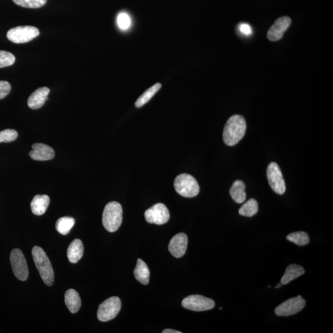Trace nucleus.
<instances>
[{
	"label": "nucleus",
	"mask_w": 333,
	"mask_h": 333,
	"mask_svg": "<svg viewBox=\"0 0 333 333\" xmlns=\"http://www.w3.org/2000/svg\"><path fill=\"white\" fill-rule=\"evenodd\" d=\"M291 24V20L288 16L278 19L268 32L267 37L270 41H278L282 39L284 34Z\"/></svg>",
	"instance_id": "f8f14e48"
},
{
	"label": "nucleus",
	"mask_w": 333,
	"mask_h": 333,
	"mask_svg": "<svg viewBox=\"0 0 333 333\" xmlns=\"http://www.w3.org/2000/svg\"><path fill=\"white\" fill-rule=\"evenodd\" d=\"M118 24L119 28L123 30L128 29L131 26V20L128 15L126 13H121L118 16Z\"/></svg>",
	"instance_id": "c85d7f7f"
},
{
	"label": "nucleus",
	"mask_w": 333,
	"mask_h": 333,
	"mask_svg": "<svg viewBox=\"0 0 333 333\" xmlns=\"http://www.w3.org/2000/svg\"><path fill=\"white\" fill-rule=\"evenodd\" d=\"M188 237L185 234L180 233L176 235L170 240L169 250L170 254L176 258H181L185 255L188 246Z\"/></svg>",
	"instance_id": "ddd939ff"
},
{
	"label": "nucleus",
	"mask_w": 333,
	"mask_h": 333,
	"mask_svg": "<svg viewBox=\"0 0 333 333\" xmlns=\"http://www.w3.org/2000/svg\"><path fill=\"white\" fill-rule=\"evenodd\" d=\"M161 84L158 83L148 89L144 93L140 96L139 98L137 100V101L135 102V106L141 107L147 103L152 98L154 94L161 89Z\"/></svg>",
	"instance_id": "5701e85b"
},
{
	"label": "nucleus",
	"mask_w": 333,
	"mask_h": 333,
	"mask_svg": "<svg viewBox=\"0 0 333 333\" xmlns=\"http://www.w3.org/2000/svg\"><path fill=\"white\" fill-rule=\"evenodd\" d=\"M286 239L299 246L307 245L310 242L309 237L304 232L292 233L287 236Z\"/></svg>",
	"instance_id": "393cba45"
},
{
	"label": "nucleus",
	"mask_w": 333,
	"mask_h": 333,
	"mask_svg": "<svg viewBox=\"0 0 333 333\" xmlns=\"http://www.w3.org/2000/svg\"><path fill=\"white\" fill-rule=\"evenodd\" d=\"M39 30L33 26H19L10 29L7 33L10 41L15 43H25L39 36Z\"/></svg>",
	"instance_id": "423d86ee"
},
{
	"label": "nucleus",
	"mask_w": 333,
	"mask_h": 333,
	"mask_svg": "<svg viewBox=\"0 0 333 333\" xmlns=\"http://www.w3.org/2000/svg\"><path fill=\"white\" fill-rule=\"evenodd\" d=\"M123 207L118 202L113 201L105 205L102 213V224L109 232H115L123 223Z\"/></svg>",
	"instance_id": "7ed1b4c3"
},
{
	"label": "nucleus",
	"mask_w": 333,
	"mask_h": 333,
	"mask_svg": "<svg viewBox=\"0 0 333 333\" xmlns=\"http://www.w3.org/2000/svg\"><path fill=\"white\" fill-rule=\"evenodd\" d=\"M50 89L42 87L37 89L28 99V105L32 109H38L44 105L46 100L48 99V95L50 93Z\"/></svg>",
	"instance_id": "2eb2a0df"
},
{
	"label": "nucleus",
	"mask_w": 333,
	"mask_h": 333,
	"mask_svg": "<svg viewBox=\"0 0 333 333\" xmlns=\"http://www.w3.org/2000/svg\"><path fill=\"white\" fill-rule=\"evenodd\" d=\"M32 148V150L29 153V156L35 161H49L55 158V151L50 146L43 143H35Z\"/></svg>",
	"instance_id": "4468645a"
},
{
	"label": "nucleus",
	"mask_w": 333,
	"mask_h": 333,
	"mask_svg": "<svg viewBox=\"0 0 333 333\" xmlns=\"http://www.w3.org/2000/svg\"><path fill=\"white\" fill-rule=\"evenodd\" d=\"M50 202V199L47 195H36L31 202L32 212L36 215L44 214Z\"/></svg>",
	"instance_id": "dca6fc26"
},
{
	"label": "nucleus",
	"mask_w": 333,
	"mask_h": 333,
	"mask_svg": "<svg viewBox=\"0 0 333 333\" xmlns=\"http://www.w3.org/2000/svg\"><path fill=\"white\" fill-rule=\"evenodd\" d=\"M163 333H181V331H177V330L172 329H164Z\"/></svg>",
	"instance_id": "2f4dec72"
},
{
	"label": "nucleus",
	"mask_w": 333,
	"mask_h": 333,
	"mask_svg": "<svg viewBox=\"0 0 333 333\" xmlns=\"http://www.w3.org/2000/svg\"><path fill=\"white\" fill-rule=\"evenodd\" d=\"M17 131L13 129H6L0 132V143H9L17 139Z\"/></svg>",
	"instance_id": "cd10ccee"
},
{
	"label": "nucleus",
	"mask_w": 333,
	"mask_h": 333,
	"mask_svg": "<svg viewBox=\"0 0 333 333\" xmlns=\"http://www.w3.org/2000/svg\"><path fill=\"white\" fill-rule=\"evenodd\" d=\"M268 180L271 188L278 194H283L286 191V184L280 167L275 162H271L267 170Z\"/></svg>",
	"instance_id": "1a4fd4ad"
},
{
	"label": "nucleus",
	"mask_w": 333,
	"mask_h": 333,
	"mask_svg": "<svg viewBox=\"0 0 333 333\" xmlns=\"http://www.w3.org/2000/svg\"><path fill=\"white\" fill-rule=\"evenodd\" d=\"M174 188L178 194L185 197L196 196L200 191L197 180L188 174H181L175 178Z\"/></svg>",
	"instance_id": "20e7f679"
},
{
	"label": "nucleus",
	"mask_w": 333,
	"mask_h": 333,
	"mask_svg": "<svg viewBox=\"0 0 333 333\" xmlns=\"http://www.w3.org/2000/svg\"><path fill=\"white\" fill-rule=\"evenodd\" d=\"M259 206L256 199H251L248 200L242 207L240 208L239 213L241 215L251 217L255 215L258 212Z\"/></svg>",
	"instance_id": "b1692460"
},
{
	"label": "nucleus",
	"mask_w": 333,
	"mask_h": 333,
	"mask_svg": "<svg viewBox=\"0 0 333 333\" xmlns=\"http://www.w3.org/2000/svg\"><path fill=\"white\" fill-rule=\"evenodd\" d=\"M181 305L194 312H202L212 309L215 307V302L201 295H191L182 300Z\"/></svg>",
	"instance_id": "6e6552de"
},
{
	"label": "nucleus",
	"mask_w": 333,
	"mask_h": 333,
	"mask_svg": "<svg viewBox=\"0 0 333 333\" xmlns=\"http://www.w3.org/2000/svg\"><path fill=\"white\" fill-rule=\"evenodd\" d=\"M305 300L301 296L286 300L275 308L276 315L281 316H288L296 314L305 307Z\"/></svg>",
	"instance_id": "9b49d317"
},
{
	"label": "nucleus",
	"mask_w": 333,
	"mask_h": 333,
	"mask_svg": "<svg viewBox=\"0 0 333 333\" xmlns=\"http://www.w3.org/2000/svg\"><path fill=\"white\" fill-rule=\"evenodd\" d=\"M246 131L245 119L240 115L230 118L225 126L223 139L227 145H236L245 137Z\"/></svg>",
	"instance_id": "f257e3e1"
},
{
	"label": "nucleus",
	"mask_w": 333,
	"mask_h": 333,
	"mask_svg": "<svg viewBox=\"0 0 333 333\" xmlns=\"http://www.w3.org/2000/svg\"><path fill=\"white\" fill-rule=\"evenodd\" d=\"M305 270L304 268L300 265L292 264L289 265L285 271V274L281 278V283L282 285H286L290 283L291 281L295 280L300 276L304 274Z\"/></svg>",
	"instance_id": "aec40b11"
},
{
	"label": "nucleus",
	"mask_w": 333,
	"mask_h": 333,
	"mask_svg": "<svg viewBox=\"0 0 333 333\" xmlns=\"http://www.w3.org/2000/svg\"><path fill=\"white\" fill-rule=\"evenodd\" d=\"M122 303L118 297H111L100 304L97 316L99 321L105 322L116 317L121 309Z\"/></svg>",
	"instance_id": "39448f33"
},
{
	"label": "nucleus",
	"mask_w": 333,
	"mask_h": 333,
	"mask_svg": "<svg viewBox=\"0 0 333 333\" xmlns=\"http://www.w3.org/2000/svg\"><path fill=\"white\" fill-rule=\"evenodd\" d=\"M282 285H283L282 283H279L278 285L277 286L275 287V288L276 289L280 288H281V286H282Z\"/></svg>",
	"instance_id": "473e14b6"
},
{
	"label": "nucleus",
	"mask_w": 333,
	"mask_h": 333,
	"mask_svg": "<svg viewBox=\"0 0 333 333\" xmlns=\"http://www.w3.org/2000/svg\"><path fill=\"white\" fill-rule=\"evenodd\" d=\"M15 60V57L12 53L0 50V68L12 66Z\"/></svg>",
	"instance_id": "bb28decb"
},
{
	"label": "nucleus",
	"mask_w": 333,
	"mask_h": 333,
	"mask_svg": "<svg viewBox=\"0 0 333 333\" xmlns=\"http://www.w3.org/2000/svg\"><path fill=\"white\" fill-rule=\"evenodd\" d=\"M11 264L16 277L21 281H26L29 277V270L26 259L20 249H15L11 253Z\"/></svg>",
	"instance_id": "0eeeda50"
},
{
	"label": "nucleus",
	"mask_w": 333,
	"mask_h": 333,
	"mask_svg": "<svg viewBox=\"0 0 333 333\" xmlns=\"http://www.w3.org/2000/svg\"><path fill=\"white\" fill-rule=\"evenodd\" d=\"M240 29L244 34L250 35L251 34V29L248 24H242L240 27Z\"/></svg>",
	"instance_id": "7c9ffc66"
},
{
	"label": "nucleus",
	"mask_w": 333,
	"mask_h": 333,
	"mask_svg": "<svg viewBox=\"0 0 333 333\" xmlns=\"http://www.w3.org/2000/svg\"><path fill=\"white\" fill-rule=\"evenodd\" d=\"M32 254L34 263L43 281L47 286H52L55 281V275L47 254L39 246H35L32 249Z\"/></svg>",
	"instance_id": "f03ea898"
},
{
	"label": "nucleus",
	"mask_w": 333,
	"mask_h": 333,
	"mask_svg": "<svg viewBox=\"0 0 333 333\" xmlns=\"http://www.w3.org/2000/svg\"><path fill=\"white\" fill-rule=\"evenodd\" d=\"M134 275L138 281L142 285H147L150 282V272L148 265L142 259L137 261V266L134 270Z\"/></svg>",
	"instance_id": "6ab92c4d"
},
{
	"label": "nucleus",
	"mask_w": 333,
	"mask_h": 333,
	"mask_svg": "<svg viewBox=\"0 0 333 333\" xmlns=\"http://www.w3.org/2000/svg\"><path fill=\"white\" fill-rule=\"evenodd\" d=\"M84 248L82 241L75 239L70 244L67 250V257L70 263L76 264L83 255Z\"/></svg>",
	"instance_id": "f3484780"
},
{
	"label": "nucleus",
	"mask_w": 333,
	"mask_h": 333,
	"mask_svg": "<svg viewBox=\"0 0 333 333\" xmlns=\"http://www.w3.org/2000/svg\"><path fill=\"white\" fill-rule=\"evenodd\" d=\"M245 189V184L241 180L235 181L230 188V193L232 199L238 204H242L246 201Z\"/></svg>",
	"instance_id": "412c9836"
},
{
	"label": "nucleus",
	"mask_w": 333,
	"mask_h": 333,
	"mask_svg": "<svg viewBox=\"0 0 333 333\" xmlns=\"http://www.w3.org/2000/svg\"><path fill=\"white\" fill-rule=\"evenodd\" d=\"M145 216L148 223L161 226L169 220L170 213L166 205L158 203L146 210Z\"/></svg>",
	"instance_id": "9d476101"
},
{
	"label": "nucleus",
	"mask_w": 333,
	"mask_h": 333,
	"mask_svg": "<svg viewBox=\"0 0 333 333\" xmlns=\"http://www.w3.org/2000/svg\"><path fill=\"white\" fill-rule=\"evenodd\" d=\"M11 86L10 83L7 81H0V99L5 98L8 94L10 93Z\"/></svg>",
	"instance_id": "c756f323"
},
{
	"label": "nucleus",
	"mask_w": 333,
	"mask_h": 333,
	"mask_svg": "<svg viewBox=\"0 0 333 333\" xmlns=\"http://www.w3.org/2000/svg\"><path fill=\"white\" fill-rule=\"evenodd\" d=\"M75 219L69 216L59 218L56 223V229L59 234L67 235L75 225Z\"/></svg>",
	"instance_id": "4be33fe9"
},
{
	"label": "nucleus",
	"mask_w": 333,
	"mask_h": 333,
	"mask_svg": "<svg viewBox=\"0 0 333 333\" xmlns=\"http://www.w3.org/2000/svg\"><path fill=\"white\" fill-rule=\"evenodd\" d=\"M15 4L23 8H39L44 6L47 0H13Z\"/></svg>",
	"instance_id": "a878e982"
},
{
	"label": "nucleus",
	"mask_w": 333,
	"mask_h": 333,
	"mask_svg": "<svg viewBox=\"0 0 333 333\" xmlns=\"http://www.w3.org/2000/svg\"><path fill=\"white\" fill-rule=\"evenodd\" d=\"M65 304L70 312L75 313L81 307V299L78 292L73 289H70L65 293Z\"/></svg>",
	"instance_id": "a211bd4d"
}]
</instances>
